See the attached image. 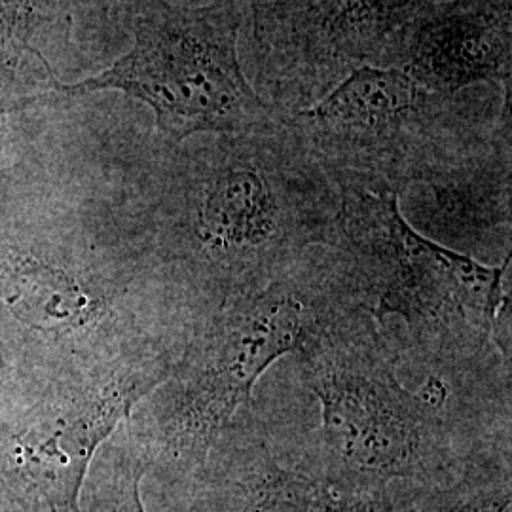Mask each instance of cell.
<instances>
[{
	"instance_id": "1",
	"label": "cell",
	"mask_w": 512,
	"mask_h": 512,
	"mask_svg": "<svg viewBox=\"0 0 512 512\" xmlns=\"http://www.w3.org/2000/svg\"><path fill=\"white\" fill-rule=\"evenodd\" d=\"M302 382L321 404L306 442L319 480L359 488L431 484L511 448V416L459 412V389L511 384V372L421 368L404 384L387 330L361 306L336 313L298 353Z\"/></svg>"
},
{
	"instance_id": "2",
	"label": "cell",
	"mask_w": 512,
	"mask_h": 512,
	"mask_svg": "<svg viewBox=\"0 0 512 512\" xmlns=\"http://www.w3.org/2000/svg\"><path fill=\"white\" fill-rule=\"evenodd\" d=\"M285 112V110H283ZM340 188L281 120L184 154L169 234L200 317L336 245Z\"/></svg>"
},
{
	"instance_id": "3",
	"label": "cell",
	"mask_w": 512,
	"mask_h": 512,
	"mask_svg": "<svg viewBox=\"0 0 512 512\" xmlns=\"http://www.w3.org/2000/svg\"><path fill=\"white\" fill-rule=\"evenodd\" d=\"M334 245L357 304L382 327L403 323L393 340L404 365L478 372L511 366L509 270L478 262L418 232L387 188H340Z\"/></svg>"
},
{
	"instance_id": "4",
	"label": "cell",
	"mask_w": 512,
	"mask_h": 512,
	"mask_svg": "<svg viewBox=\"0 0 512 512\" xmlns=\"http://www.w3.org/2000/svg\"><path fill=\"white\" fill-rule=\"evenodd\" d=\"M349 306L359 304L330 247L200 317L162 384L150 440L156 452L196 475L228 425L253 404L264 372Z\"/></svg>"
},
{
	"instance_id": "5",
	"label": "cell",
	"mask_w": 512,
	"mask_h": 512,
	"mask_svg": "<svg viewBox=\"0 0 512 512\" xmlns=\"http://www.w3.org/2000/svg\"><path fill=\"white\" fill-rule=\"evenodd\" d=\"M283 122L338 188L403 194L440 171L511 143L509 103L490 120L458 95L421 86L391 65H359Z\"/></svg>"
},
{
	"instance_id": "6",
	"label": "cell",
	"mask_w": 512,
	"mask_h": 512,
	"mask_svg": "<svg viewBox=\"0 0 512 512\" xmlns=\"http://www.w3.org/2000/svg\"><path fill=\"white\" fill-rule=\"evenodd\" d=\"M245 21L241 0L202 6L131 0L128 54L92 78L74 84L55 80L50 99L124 93L152 109L156 131L171 148L196 135L272 126L283 109L266 103L241 67L239 33Z\"/></svg>"
},
{
	"instance_id": "7",
	"label": "cell",
	"mask_w": 512,
	"mask_h": 512,
	"mask_svg": "<svg viewBox=\"0 0 512 512\" xmlns=\"http://www.w3.org/2000/svg\"><path fill=\"white\" fill-rule=\"evenodd\" d=\"M177 359L160 351L103 366L19 433L12 463L33 511L80 512L95 452L164 384Z\"/></svg>"
},
{
	"instance_id": "8",
	"label": "cell",
	"mask_w": 512,
	"mask_h": 512,
	"mask_svg": "<svg viewBox=\"0 0 512 512\" xmlns=\"http://www.w3.org/2000/svg\"><path fill=\"white\" fill-rule=\"evenodd\" d=\"M511 0H437L389 42L382 57L431 92L478 84L511 88Z\"/></svg>"
},
{
	"instance_id": "9",
	"label": "cell",
	"mask_w": 512,
	"mask_h": 512,
	"mask_svg": "<svg viewBox=\"0 0 512 512\" xmlns=\"http://www.w3.org/2000/svg\"><path fill=\"white\" fill-rule=\"evenodd\" d=\"M202 512H310L315 476L300 439L277 435L241 410L203 461Z\"/></svg>"
},
{
	"instance_id": "10",
	"label": "cell",
	"mask_w": 512,
	"mask_h": 512,
	"mask_svg": "<svg viewBox=\"0 0 512 512\" xmlns=\"http://www.w3.org/2000/svg\"><path fill=\"white\" fill-rule=\"evenodd\" d=\"M406 190H418L416 219L433 236L429 239L478 262L511 256V143L476 154Z\"/></svg>"
},
{
	"instance_id": "11",
	"label": "cell",
	"mask_w": 512,
	"mask_h": 512,
	"mask_svg": "<svg viewBox=\"0 0 512 512\" xmlns=\"http://www.w3.org/2000/svg\"><path fill=\"white\" fill-rule=\"evenodd\" d=\"M437 0H315L294 12L270 50L306 78L332 80L372 63L389 42Z\"/></svg>"
},
{
	"instance_id": "12",
	"label": "cell",
	"mask_w": 512,
	"mask_h": 512,
	"mask_svg": "<svg viewBox=\"0 0 512 512\" xmlns=\"http://www.w3.org/2000/svg\"><path fill=\"white\" fill-rule=\"evenodd\" d=\"M73 0H0V114L46 101L31 71L52 88L55 74L44 48L67 29Z\"/></svg>"
},
{
	"instance_id": "13",
	"label": "cell",
	"mask_w": 512,
	"mask_h": 512,
	"mask_svg": "<svg viewBox=\"0 0 512 512\" xmlns=\"http://www.w3.org/2000/svg\"><path fill=\"white\" fill-rule=\"evenodd\" d=\"M2 298L19 321L38 330L74 332L101 321L109 296L86 287L76 275L35 258L16 262L2 283Z\"/></svg>"
},
{
	"instance_id": "14",
	"label": "cell",
	"mask_w": 512,
	"mask_h": 512,
	"mask_svg": "<svg viewBox=\"0 0 512 512\" xmlns=\"http://www.w3.org/2000/svg\"><path fill=\"white\" fill-rule=\"evenodd\" d=\"M395 512H512L511 448L431 484L391 486Z\"/></svg>"
},
{
	"instance_id": "15",
	"label": "cell",
	"mask_w": 512,
	"mask_h": 512,
	"mask_svg": "<svg viewBox=\"0 0 512 512\" xmlns=\"http://www.w3.org/2000/svg\"><path fill=\"white\" fill-rule=\"evenodd\" d=\"M148 467L145 450L126 431V440L112 446L107 467L95 478L88 512H147L141 499V478Z\"/></svg>"
},
{
	"instance_id": "16",
	"label": "cell",
	"mask_w": 512,
	"mask_h": 512,
	"mask_svg": "<svg viewBox=\"0 0 512 512\" xmlns=\"http://www.w3.org/2000/svg\"><path fill=\"white\" fill-rule=\"evenodd\" d=\"M310 512H395L391 488H359L315 478Z\"/></svg>"
},
{
	"instance_id": "17",
	"label": "cell",
	"mask_w": 512,
	"mask_h": 512,
	"mask_svg": "<svg viewBox=\"0 0 512 512\" xmlns=\"http://www.w3.org/2000/svg\"><path fill=\"white\" fill-rule=\"evenodd\" d=\"M260 46L270 48L294 14L293 0H241ZM315 0H306V6Z\"/></svg>"
},
{
	"instance_id": "18",
	"label": "cell",
	"mask_w": 512,
	"mask_h": 512,
	"mask_svg": "<svg viewBox=\"0 0 512 512\" xmlns=\"http://www.w3.org/2000/svg\"><path fill=\"white\" fill-rule=\"evenodd\" d=\"M101 2H103V4H107V6H109V4H112V2H116V0H101Z\"/></svg>"
},
{
	"instance_id": "19",
	"label": "cell",
	"mask_w": 512,
	"mask_h": 512,
	"mask_svg": "<svg viewBox=\"0 0 512 512\" xmlns=\"http://www.w3.org/2000/svg\"><path fill=\"white\" fill-rule=\"evenodd\" d=\"M0 366H2V361H0Z\"/></svg>"
}]
</instances>
